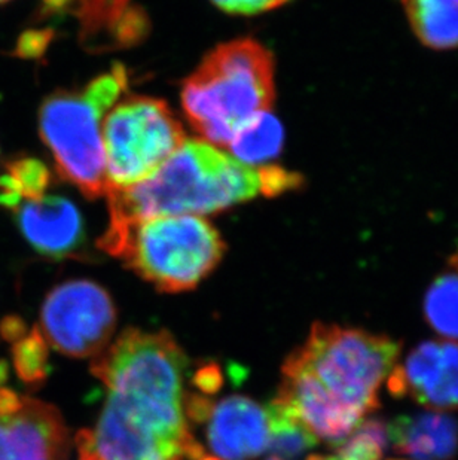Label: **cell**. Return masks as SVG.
Returning <instances> with one entry per match:
<instances>
[{
	"label": "cell",
	"mask_w": 458,
	"mask_h": 460,
	"mask_svg": "<svg viewBox=\"0 0 458 460\" xmlns=\"http://www.w3.org/2000/svg\"><path fill=\"white\" fill-rule=\"evenodd\" d=\"M188 360L167 331L128 328L92 362L108 398L92 429L75 437L78 460H199L185 414Z\"/></svg>",
	"instance_id": "1"
},
{
	"label": "cell",
	"mask_w": 458,
	"mask_h": 460,
	"mask_svg": "<svg viewBox=\"0 0 458 460\" xmlns=\"http://www.w3.org/2000/svg\"><path fill=\"white\" fill-rule=\"evenodd\" d=\"M303 178L278 167H251L203 139H186L155 174L109 191L110 219L156 215L203 217L256 199L298 190Z\"/></svg>",
	"instance_id": "2"
},
{
	"label": "cell",
	"mask_w": 458,
	"mask_h": 460,
	"mask_svg": "<svg viewBox=\"0 0 458 460\" xmlns=\"http://www.w3.org/2000/svg\"><path fill=\"white\" fill-rule=\"evenodd\" d=\"M274 57L258 40H231L204 57L183 81L182 108L203 140L226 148L238 130L276 99Z\"/></svg>",
	"instance_id": "3"
},
{
	"label": "cell",
	"mask_w": 458,
	"mask_h": 460,
	"mask_svg": "<svg viewBox=\"0 0 458 460\" xmlns=\"http://www.w3.org/2000/svg\"><path fill=\"white\" fill-rule=\"evenodd\" d=\"M97 244L164 294L192 291L226 251L212 222L192 215L109 219Z\"/></svg>",
	"instance_id": "4"
},
{
	"label": "cell",
	"mask_w": 458,
	"mask_h": 460,
	"mask_svg": "<svg viewBox=\"0 0 458 460\" xmlns=\"http://www.w3.org/2000/svg\"><path fill=\"white\" fill-rule=\"evenodd\" d=\"M401 352L402 343L389 335L316 322L283 368L305 374L335 404L365 420L380 409L381 386Z\"/></svg>",
	"instance_id": "5"
},
{
	"label": "cell",
	"mask_w": 458,
	"mask_h": 460,
	"mask_svg": "<svg viewBox=\"0 0 458 460\" xmlns=\"http://www.w3.org/2000/svg\"><path fill=\"white\" fill-rule=\"evenodd\" d=\"M127 87V70L115 65L85 87L52 93L40 104V139L51 151L57 172L88 199L110 191L101 127Z\"/></svg>",
	"instance_id": "6"
},
{
	"label": "cell",
	"mask_w": 458,
	"mask_h": 460,
	"mask_svg": "<svg viewBox=\"0 0 458 460\" xmlns=\"http://www.w3.org/2000/svg\"><path fill=\"white\" fill-rule=\"evenodd\" d=\"M110 190H124L151 178L186 140L169 104L147 96L122 97L101 127Z\"/></svg>",
	"instance_id": "7"
},
{
	"label": "cell",
	"mask_w": 458,
	"mask_h": 460,
	"mask_svg": "<svg viewBox=\"0 0 458 460\" xmlns=\"http://www.w3.org/2000/svg\"><path fill=\"white\" fill-rule=\"evenodd\" d=\"M117 308L103 287L76 279L52 288L40 308V334L65 357L95 358L110 344Z\"/></svg>",
	"instance_id": "8"
},
{
	"label": "cell",
	"mask_w": 458,
	"mask_h": 460,
	"mask_svg": "<svg viewBox=\"0 0 458 460\" xmlns=\"http://www.w3.org/2000/svg\"><path fill=\"white\" fill-rule=\"evenodd\" d=\"M70 438L54 405L0 389V460H69Z\"/></svg>",
	"instance_id": "9"
},
{
	"label": "cell",
	"mask_w": 458,
	"mask_h": 460,
	"mask_svg": "<svg viewBox=\"0 0 458 460\" xmlns=\"http://www.w3.org/2000/svg\"><path fill=\"white\" fill-rule=\"evenodd\" d=\"M394 398H411L435 410H458V343L430 340L408 353L387 378Z\"/></svg>",
	"instance_id": "10"
},
{
	"label": "cell",
	"mask_w": 458,
	"mask_h": 460,
	"mask_svg": "<svg viewBox=\"0 0 458 460\" xmlns=\"http://www.w3.org/2000/svg\"><path fill=\"white\" fill-rule=\"evenodd\" d=\"M13 213L22 237L40 255L65 260L83 251V217L65 197L45 194L35 200L22 201Z\"/></svg>",
	"instance_id": "11"
},
{
	"label": "cell",
	"mask_w": 458,
	"mask_h": 460,
	"mask_svg": "<svg viewBox=\"0 0 458 460\" xmlns=\"http://www.w3.org/2000/svg\"><path fill=\"white\" fill-rule=\"evenodd\" d=\"M206 437L221 460H251L269 450V410L249 396H226L215 402Z\"/></svg>",
	"instance_id": "12"
},
{
	"label": "cell",
	"mask_w": 458,
	"mask_h": 460,
	"mask_svg": "<svg viewBox=\"0 0 458 460\" xmlns=\"http://www.w3.org/2000/svg\"><path fill=\"white\" fill-rule=\"evenodd\" d=\"M394 452L412 460H454L458 455V420L446 412L402 414L387 425Z\"/></svg>",
	"instance_id": "13"
},
{
	"label": "cell",
	"mask_w": 458,
	"mask_h": 460,
	"mask_svg": "<svg viewBox=\"0 0 458 460\" xmlns=\"http://www.w3.org/2000/svg\"><path fill=\"white\" fill-rule=\"evenodd\" d=\"M408 22L421 44L458 49V0H402Z\"/></svg>",
	"instance_id": "14"
},
{
	"label": "cell",
	"mask_w": 458,
	"mask_h": 460,
	"mask_svg": "<svg viewBox=\"0 0 458 460\" xmlns=\"http://www.w3.org/2000/svg\"><path fill=\"white\" fill-rule=\"evenodd\" d=\"M283 140L285 131L280 121L271 112H264L240 128L226 149L235 160L260 167L280 154Z\"/></svg>",
	"instance_id": "15"
},
{
	"label": "cell",
	"mask_w": 458,
	"mask_h": 460,
	"mask_svg": "<svg viewBox=\"0 0 458 460\" xmlns=\"http://www.w3.org/2000/svg\"><path fill=\"white\" fill-rule=\"evenodd\" d=\"M51 179V172L38 158L20 156L9 161L0 174V205L13 210L22 201L45 196Z\"/></svg>",
	"instance_id": "16"
},
{
	"label": "cell",
	"mask_w": 458,
	"mask_h": 460,
	"mask_svg": "<svg viewBox=\"0 0 458 460\" xmlns=\"http://www.w3.org/2000/svg\"><path fill=\"white\" fill-rule=\"evenodd\" d=\"M423 313L435 332L458 340V270L441 274L430 285L424 296Z\"/></svg>",
	"instance_id": "17"
},
{
	"label": "cell",
	"mask_w": 458,
	"mask_h": 460,
	"mask_svg": "<svg viewBox=\"0 0 458 460\" xmlns=\"http://www.w3.org/2000/svg\"><path fill=\"white\" fill-rule=\"evenodd\" d=\"M267 410L269 417V450L278 459H295L319 444L316 435L283 405L273 401Z\"/></svg>",
	"instance_id": "18"
},
{
	"label": "cell",
	"mask_w": 458,
	"mask_h": 460,
	"mask_svg": "<svg viewBox=\"0 0 458 460\" xmlns=\"http://www.w3.org/2000/svg\"><path fill=\"white\" fill-rule=\"evenodd\" d=\"M389 446L387 425L380 419H365L339 446L335 460H381Z\"/></svg>",
	"instance_id": "19"
},
{
	"label": "cell",
	"mask_w": 458,
	"mask_h": 460,
	"mask_svg": "<svg viewBox=\"0 0 458 460\" xmlns=\"http://www.w3.org/2000/svg\"><path fill=\"white\" fill-rule=\"evenodd\" d=\"M47 341L38 328L13 341V367L22 382L38 385L48 377L49 353Z\"/></svg>",
	"instance_id": "20"
},
{
	"label": "cell",
	"mask_w": 458,
	"mask_h": 460,
	"mask_svg": "<svg viewBox=\"0 0 458 460\" xmlns=\"http://www.w3.org/2000/svg\"><path fill=\"white\" fill-rule=\"evenodd\" d=\"M217 8L237 15H256L280 8L290 0H212Z\"/></svg>",
	"instance_id": "21"
},
{
	"label": "cell",
	"mask_w": 458,
	"mask_h": 460,
	"mask_svg": "<svg viewBox=\"0 0 458 460\" xmlns=\"http://www.w3.org/2000/svg\"><path fill=\"white\" fill-rule=\"evenodd\" d=\"M128 0H79L81 15L84 18H115L121 17ZM74 4V2H72Z\"/></svg>",
	"instance_id": "22"
},
{
	"label": "cell",
	"mask_w": 458,
	"mask_h": 460,
	"mask_svg": "<svg viewBox=\"0 0 458 460\" xmlns=\"http://www.w3.org/2000/svg\"><path fill=\"white\" fill-rule=\"evenodd\" d=\"M192 382L198 389L199 394L213 395L224 385V376H222L221 368L216 364H207L195 371Z\"/></svg>",
	"instance_id": "23"
},
{
	"label": "cell",
	"mask_w": 458,
	"mask_h": 460,
	"mask_svg": "<svg viewBox=\"0 0 458 460\" xmlns=\"http://www.w3.org/2000/svg\"><path fill=\"white\" fill-rule=\"evenodd\" d=\"M269 460H281L278 457H271ZM307 460H335L333 456H321V455H312V456L308 457Z\"/></svg>",
	"instance_id": "24"
},
{
	"label": "cell",
	"mask_w": 458,
	"mask_h": 460,
	"mask_svg": "<svg viewBox=\"0 0 458 460\" xmlns=\"http://www.w3.org/2000/svg\"><path fill=\"white\" fill-rule=\"evenodd\" d=\"M450 265L451 269L458 270V251L457 253H454V255L451 256Z\"/></svg>",
	"instance_id": "25"
},
{
	"label": "cell",
	"mask_w": 458,
	"mask_h": 460,
	"mask_svg": "<svg viewBox=\"0 0 458 460\" xmlns=\"http://www.w3.org/2000/svg\"><path fill=\"white\" fill-rule=\"evenodd\" d=\"M199 460H221V459H217L216 456H206V455H204L203 457H201V459Z\"/></svg>",
	"instance_id": "26"
},
{
	"label": "cell",
	"mask_w": 458,
	"mask_h": 460,
	"mask_svg": "<svg viewBox=\"0 0 458 460\" xmlns=\"http://www.w3.org/2000/svg\"><path fill=\"white\" fill-rule=\"evenodd\" d=\"M6 2H9V0H0V4H6Z\"/></svg>",
	"instance_id": "27"
}]
</instances>
